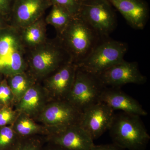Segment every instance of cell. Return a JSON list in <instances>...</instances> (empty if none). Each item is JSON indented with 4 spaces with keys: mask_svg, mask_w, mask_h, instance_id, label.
<instances>
[{
    "mask_svg": "<svg viewBox=\"0 0 150 150\" xmlns=\"http://www.w3.org/2000/svg\"><path fill=\"white\" fill-rule=\"evenodd\" d=\"M70 62L71 56L57 36L28 49L27 71L35 81L44 79Z\"/></svg>",
    "mask_w": 150,
    "mask_h": 150,
    "instance_id": "1",
    "label": "cell"
},
{
    "mask_svg": "<svg viewBox=\"0 0 150 150\" xmlns=\"http://www.w3.org/2000/svg\"><path fill=\"white\" fill-rule=\"evenodd\" d=\"M57 36L69 54L72 62L76 66L103 39L79 16L74 17L66 29Z\"/></svg>",
    "mask_w": 150,
    "mask_h": 150,
    "instance_id": "2",
    "label": "cell"
},
{
    "mask_svg": "<svg viewBox=\"0 0 150 150\" xmlns=\"http://www.w3.org/2000/svg\"><path fill=\"white\" fill-rule=\"evenodd\" d=\"M108 131L113 144L121 149L145 150L150 139L140 116L126 112L115 114Z\"/></svg>",
    "mask_w": 150,
    "mask_h": 150,
    "instance_id": "3",
    "label": "cell"
},
{
    "mask_svg": "<svg viewBox=\"0 0 150 150\" xmlns=\"http://www.w3.org/2000/svg\"><path fill=\"white\" fill-rule=\"evenodd\" d=\"M27 54L19 30L10 25L0 30V74L7 78L27 71Z\"/></svg>",
    "mask_w": 150,
    "mask_h": 150,
    "instance_id": "4",
    "label": "cell"
},
{
    "mask_svg": "<svg viewBox=\"0 0 150 150\" xmlns=\"http://www.w3.org/2000/svg\"><path fill=\"white\" fill-rule=\"evenodd\" d=\"M129 48L126 43L110 37L103 38L86 58L77 67L97 76L105 70L123 61Z\"/></svg>",
    "mask_w": 150,
    "mask_h": 150,
    "instance_id": "5",
    "label": "cell"
},
{
    "mask_svg": "<svg viewBox=\"0 0 150 150\" xmlns=\"http://www.w3.org/2000/svg\"><path fill=\"white\" fill-rule=\"evenodd\" d=\"M105 87L96 76L77 67L74 83L66 100L82 112L99 102Z\"/></svg>",
    "mask_w": 150,
    "mask_h": 150,
    "instance_id": "6",
    "label": "cell"
},
{
    "mask_svg": "<svg viewBox=\"0 0 150 150\" xmlns=\"http://www.w3.org/2000/svg\"><path fill=\"white\" fill-rule=\"evenodd\" d=\"M79 16L103 39L117 26L116 15L108 0H84Z\"/></svg>",
    "mask_w": 150,
    "mask_h": 150,
    "instance_id": "7",
    "label": "cell"
},
{
    "mask_svg": "<svg viewBox=\"0 0 150 150\" xmlns=\"http://www.w3.org/2000/svg\"><path fill=\"white\" fill-rule=\"evenodd\" d=\"M105 87L120 88L127 84L143 85L147 81L137 62L123 60L96 76Z\"/></svg>",
    "mask_w": 150,
    "mask_h": 150,
    "instance_id": "8",
    "label": "cell"
},
{
    "mask_svg": "<svg viewBox=\"0 0 150 150\" xmlns=\"http://www.w3.org/2000/svg\"><path fill=\"white\" fill-rule=\"evenodd\" d=\"M115 114L111 108L99 101L82 111L79 125L94 141L108 130Z\"/></svg>",
    "mask_w": 150,
    "mask_h": 150,
    "instance_id": "9",
    "label": "cell"
},
{
    "mask_svg": "<svg viewBox=\"0 0 150 150\" xmlns=\"http://www.w3.org/2000/svg\"><path fill=\"white\" fill-rule=\"evenodd\" d=\"M81 114V111L66 100H60L47 105L40 117L41 121L52 127L50 135L67 126L79 124Z\"/></svg>",
    "mask_w": 150,
    "mask_h": 150,
    "instance_id": "10",
    "label": "cell"
},
{
    "mask_svg": "<svg viewBox=\"0 0 150 150\" xmlns=\"http://www.w3.org/2000/svg\"><path fill=\"white\" fill-rule=\"evenodd\" d=\"M51 6L50 0H14L9 24L21 29L44 16Z\"/></svg>",
    "mask_w": 150,
    "mask_h": 150,
    "instance_id": "11",
    "label": "cell"
},
{
    "mask_svg": "<svg viewBox=\"0 0 150 150\" xmlns=\"http://www.w3.org/2000/svg\"><path fill=\"white\" fill-rule=\"evenodd\" d=\"M50 144L67 150H91L93 140L79 124L57 130L48 136Z\"/></svg>",
    "mask_w": 150,
    "mask_h": 150,
    "instance_id": "12",
    "label": "cell"
},
{
    "mask_svg": "<svg viewBox=\"0 0 150 150\" xmlns=\"http://www.w3.org/2000/svg\"><path fill=\"white\" fill-rule=\"evenodd\" d=\"M134 29L143 30L149 17L148 4L144 0H108Z\"/></svg>",
    "mask_w": 150,
    "mask_h": 150,
    "instance_id": "13",
    "label": "cell"
},
{
    "mask_svg": "<svg viewBox=\"0 0 150 150\" xmlns=\"http://www.w3.org/2000/svg\"><path fill=\"white\" fill-rule=\"evenodd\" d=\"M100 101L107 104L114 111L121 110L140 117L148 114L139 101L122 91L120 88L105 87L100 95Z\"/></svg>",
    "mask_w": 150,
    "mask_h": 150,
    "instance_id": "14",
    "label": "cell"
},
{
    "mask_svg": "<svg viewBox=\"0 0 150 150\" xmlns=\"http://www.w3.org/2000/svg\"><path fill=\"white\" fill-rule=\"evenodd\" d=\"M76 69L77 66L70 62L44 79L46 88L58 100L67 98L74 83Z\"/></svg>",
    "mask_w": 150,
    "mask_h": 150,
    "instance_id": "15",
    "label": "cell"
},
{
    "mask_svg": "<svg viewBox=\"0 0 150 150\" xmlns=\"http://www.w3.org/2000/svg\"><path fill=\"white\" fill-rule=\"evenodd\" d=\"M47 25L44 16L33 23L19 29L22 40L27 49L42 44L48 39Z\"/></svg>",
    "mask_w": 150,
    "mask_h": 150,
    "instance_id": "16",
    "label": "cell"
},
{
    "mask_svg": "<svg viewBox=\"0 0 150 150\" xmlns=\"http://www.w3.org/2000/svg\"><path fill=\"white\" fill-rule=\"evenodd\" d=\"M43 97L42 88L35 83L19 100L18 109L27 115L34 114L43 104Z\"/></svg>",
    "mask_w": 150,
    "mask_h": 150,
    "instance_id": "17",
    "label": "cell"
},
{
    "mask_svg": "<svg viewBox=\"0 0 150 150\" xmlns=\"http://www.w3.org/2000/svg\"><path fill=\"white\" fill-rule=\"evenodd\" d=\"M6 78L14 99L18 101L36 81L27 71Z\"/></svg>",
    "mask_w": 150,
    "mask_h": 150,
    "instance_id": "18",
    "label": "cell"
},
{
    "mask_svg": "<svg viewBox=\"0 0 150 150\" xmlns=\"http://www.w3.org/2000/svg\"><path fill=\"white\" fill-rule=\"evenodd\" d=\"M51 10L45 17L47 25H52L56 29L57 35L61 34L74 17L65 9L56 5L51 6Z\"/></svg>",
    "mask_w": 150,
    "mask_h": 150,
    "instance_id": "19",
    "label": "cell"
},
{
    "mask_svg": "<svg viewBox=\"0 0 150 150\" xmlns=\"http://www.w3.org/2000/svg\"><path fill=\"white\" fill-rule=\"evenodd\" d=\"M15 122L14 131L20 138L32 137L35 134L42 133L43 130L28 115L21 113Z\"/></svg>",
    "mask_w": 150,
    "mask_h": 150,
    "instance_id": "20",
    "label": "cell"
},
{
    "mask_svg": "<svg viewBox=\"0 0 150 150\" xmlns=\"http://www.w3.org/2000/svg\"><path fill=\"white\" fill-rule=\"evenodd\" d=\"M20 139L13 127H0V150H11Z\"/></svg>",
    "mask_w": 150,
    "mask_h": 150,
    "instance_id": "21",
    "label": "cell"
},
{
    "mask_svg": "<svg viewBox=\"0 0 150 150\" xmlns=\"http://www.w3.org/2000/svg\"><path fill=\"white\" fill-rule=\"evenodd\" d=\"M84 0H50L52 5L63 8L73 17L78 16Z\"/></svg>",
    "mask_w": 150,
    "mask_h": 150,
    "instance_id": "22",
    "label": "cell"
},
{
    "mask_svg": "<svg viewBox=\"0 0 150 150\" xmlns=\"http://www.w3.org/2000/svg\"><path fill=\"white\" fill-rule=\"evenodd\" d=\"M11 150H42V141L32 137L21 138Z\"/></svg>",
    "mask_w": 150,
    "mask_h": 150,
    "instance_id": "23",
    "label": "cell"
},
{
    "mask_svg": "<svg viewBox=\"0 0 150 150\" xmlns=\"http://www.w3.org/2000/svg\"><path fill=\"white\" fill-rule=\"evenodd\" d=\"M14 99L13 94L5 77L0 82V104L3 106H9Z\"/></svg>",
    "mask_w": 150,
    "mask_h": 150,
    "instance_id": "24",
    "label": "cell"
},
{
    "mask_svg": "<svg viewBox=\"0 0 150 150\" xmlns=\"http://www.w3.org/2000/svg\"><path fill=\"white\" fill-rule=\"evenodd\" d=\"M15 118V112L9 106H3L0 109V127L13 123Z\"/></svg>",
    "mask_w": 150,
    "mask_h": 150,
    "instance_id": "25",
    "label": "cell"
},
{
    "mask_svg": "<svg viewBox=\"0 0 150 150\" xmlns=\"http://www.w3.org/2000/svg\"><path fill=\"white\" fill-rule=\"evenodd\" d=\"M14 1V0H0V14L4 17L8 21Z\"/></svg>",
    "mask_w": 150,
    "mask_h": 150,
    "instance_id": "26",
    "label": "cell"
},
{
    "mask_svg": "<svg viewBox=\"0 0 150 150\" xmlns=\"http://www.w3.org/2000/svg\"><path fill=\"white\" fill-rule=\"evenodd\" d=\"M91 150H122L114 144L100 145H94Z\"/></svg>",
    "mask_w": 150,
    "mask_h": 150,
    "instance_id": "27",
    "label": "cell"
},
{
    "mask_svg": "<svg viewBox=\"0 0 150 150\" xmlns=\"http://www.w3.org/2000/svg\"><path fill=\"white\" fill-rule=\"evenodd\" d=\"M8 21L0 14V30L9 26Z\"/></svg>",
    "mask_w": 150,
    "mask_h": 150,
    "instance_id": "28",
    "label": "cell"
},
{
    "mask_svg": "<svg viewBox=\"0 0 150 150\" xmlns=\"http://www.w3.org/2000/svg\"><path fill=\"white\" fill-rule=\"evenodd\" d=\"M43 150V149H42ZM45 150H67L65 149H63V148L60 147L58 146H56V145L52 144H50V146H48V148L46 149Z\"/></svg>",
    "mask_w": 150,
    "mask_h": 150,
    "instance_id": "29",
    "label": "cell"
},
{
    "mask_svg": "<svg viewBox=\"0 0 150 150\" xmlns=\"http://www.w3.org/2000/svg\"><path fill=\"white\" fill-rule=\"evenodd\" d=\"M5 78L3 75H2L1 74H0V82L2 80Z\"/></svg>",
    "mask_w": 150,
    "mask_h": 150,
    "instance_id": "30",
    "label": "cell"
},
{
    "mask_svg": "<svg viewBox=\"0 0 150 150\" xmlns=\"http://www.w3.org/2000/svg\"><path fill=\"white\" fill-rule=\"evenodd\" d=\"M2 107H3L2 105H1L0 104V109H1V108Z\"/></svg>",
    "mask_w": 150,
    "mask_h": 150,
    "instance_id": "31",
    "label": "cell"
}]
</instances>
